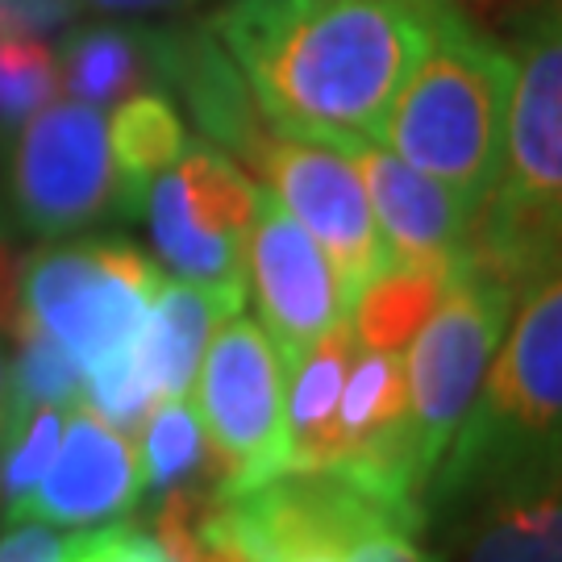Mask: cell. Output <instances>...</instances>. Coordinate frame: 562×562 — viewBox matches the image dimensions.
Instances as JSON below:
<instances>
[{
    "mask_svg": "<svg viewBox=\"0 0 562 562\" xmlns=\"http://www.w3.org/2000/svg\"><path fill=\"white\" fill-rule=\"evenodd\" d=\"M18 276L21 267L13 259V246L0 229V334H13L18 325Z\"/></svg>",
    "mask_w": 562,
    "mask_h": 562,
    "instance_id": "f546056e",
    "label": "cell"
},
{
    "mask_svg": "<svg viewBox=\"0 0 562 562\" xmlns=\"http://www.w3.org/2000/svg\"><path fill=\"white\" fill-rule=\"evenodd\" d=\"M517 296L487 276L467 271L450 280L438 308L408 341L404 355V387H408V434L417 471L429 480L442 462L446 446L454 442L467 408L475 404L483 371L504 338Z\"/></svg>",
    "mask_w": 562,
    "mask_h": 562,
    "instance_id": "52a82bcc",
    "label": "cell"
},
{
    "mask_svg": "<svg viewBox=\"0 0 562 562\" xmlns=\"http://www.w3.org/2000/svg\"><path fill=\"white\" fill-rule=\"evenodd\" d=\"M446 288L450 280L425 267H383L350 304V329L359 350L401 355L425 325V317L438 308Z\"/></svg>",
    "mask_w": 562,
    "mask_h": 562,
    "instance_id": "d6986e66",
    "label": "cell"
},
{
    "mask_svg": "<svg viewBox=\"0 0 562 562\" xmlns=\"http://www.w3.org/2000/svg\"><path fill=\"white\" fill-rule=\"evenodd\" d=\"M13 338H18V355L9 362V422H4V438L38 404H55V408H80L83 404V371L59 341L46 338L42 329H34L21 317L13 325Z\"/></svg>",
    "mask_w": 562,
    "mask_h": 562,
    "instance_id": "44dd1931",
    "label": "cell"
},
{
    "mask_svg": "<svg viewBox=\"0 0 562 562\" xmlns=\"http://www.w3.org/2000/svg\"><path fill=\"white\" fill-rule=\"evenodd\" d=\"M562 442V283L559 267L517 296L475 404L425 492V513L462 501L508 467L559 459Z\"/></svg>",
    "mask_w": 562,
    "mask_h": 562,
    "instance_id": "3957f363",
    "label": "cell"
},
{
    "mask_svg": "<svg viewBox=\"0 0 562 562\" xmlns=\"http://www.w3.org/2000/svg\"><path fill=\"white\" fill-rule=\"evenodd\" d=\"M225 317H234V308L222 296L162 276L138 338V355L159 401H188L204 346Z\"/></svg>",
    "mask_w": 562,
    "mask_h": 562,
    "instance_id": "e0dca14e",
    "label": "cell"
},
{
    "mask_svg": "<svg viewBox=\"0 0 562 562\" xmlns=\"http://www.w3.org/2000/svg\"><path fill=\"white\" fill-rule=\"evenodd\" d=\"M9 422V359H4V341H0V434Z\"/></svg>",
    "mask_w": 562,
    "mask_h": 562,
    "instance_id": "d6a6232c",
    "label": "cell"
},
{
    "mask_svg": "<svg viewBox=\"0 0 562 562\" xmlns=\"http://www.w3.org/2000/svg\"><path fill=\"white\" fill-rule=\"evenodd\" d=\"M59 88L67 101L113 109L171 80V30L146 21H92L63 30Z\"/></svg>",
    "mask_w": 562,
    "mask_h": 562,
    "instance_id": "5bb4252c",
    "label": "cell"
},
{
    "mask_svg": "<svg viewBox=\"0 0 562 562\" xmlns=\"http://www.w3.org/2000/svg\"><path fill=\"white\" fill-rule=\"evenodd\" d=\"M255 171L292 213V222L322 246L346 301L355 304V296L383 271V241L355 159L338 146L283 138L271 130Z\"/></svg>",
    "mask_w": 562,
    "mask_h": 562,
    "instance_id": "9c48e42d",
    "label": "cell"
},
{
    "mask_svg": "<svg viewBox=\"0 0 562 562\" xmlns=\"http://www.w3.org/2000/svg\"><path fill=\"white\" fill-rule=\"evenodd\" d=\"M346 562H438L422 542L417 533L408 529H375L346 550Z\"/></svg>",
    "mask_w": 562,
    "mask_h": 562,
    "instance_id": "83f0119b",
    "label": "cell"
},
{
    "mask_svg": "<svg viewBox=\"0 0 562 562\" xmlns=\"http://www.w3.org/2000/svg\"><path fill=\"white\" fill-rule=\"evenodd\" d=\"M217 480V459L204 442V429L188 401H159L155 413L142 425V454H138V496L159 501L171 487L196 480ZM225 487V483H222Z\"/></svg>",
    "mask_w": 562,
    "mask_h": 562,
    "instance_id": "ffe728a7",
    "label": "cell"
},
{
    "mask_svg": "<svg viewBox=\"0 0 562 562\" xmlns=\"http://www.w3.org/2000/svg\"><path fill=\"white\" fill-rule=\"evenodd\" d=\"M9 196L38 238H71L121 209L104 109L50 101L25 121L9 159Z\"/></svg>",
    "mask_w": 562,
    "mask_h": 562,
    "instance_id": "ba28073f",
    "label": "cell"
},
{
    "mask_svg": "<svg viewBox=\"0 0 562 562\" xmlns=\"http://www.w3.org/2000/svg\"><path fill=\"white\" fill-rule=\"evenodd\" d=\"M109 150L117 167L121 213L138 217L142 196L155 176H162L188 146V125L167 92H138L113 104L109 113Z\"/></svg>",
    "mask_w": 562,
    "mask_h": 562,
    "instance_id": "ac0fdd59",
    "label": "cell"
},
{
    "mask_svg": "<svg viewBox=\"0 0 562 562\" xmlns=\"http://www.w3.org/2000/svg\"><path fill=\"white\" fill-rule=\"evenodd\" d=\"M417 4H462V0H417Z\"/></svg>",
    "mask_w": 562,
    "mask_h": 562,
    "instance_id": "836d02e7",
    "label": "cell"
},
{
    "mask_svg": "<svg viewBox=\"0 0 562 562\" xmlns=\"http://www.w3.org/2000/svg\"><path fill=\"white\" fill-rule=\"evenodd\" d=\"M355 329L350 317L308 341L288 367V471H329L338 459V396L346 371L355 362Z\"/></svg>",
    "mask_w": 562,
    "mask_h": 562,
    "instance_id": "2e32d148",
    "label": "cell"
},
{
    "mask_svg": "<svg viewBox=\"0 0 562 562\" xmlns=\"http://www.w3.org/2000/svg\"><path fill=\"white\" fill-rule=\"evenodd\" d=\"M262 121L283 138L375 142L429 42L417 0H225L209 18Z\"/></svg>",
    "mask_w": 562,
    "mask_h": 562,
    "instance_id": "6da1fadb",
    "label": "cell"
},
{
    "mask_svg": "<svg viewBox=\"0 0 562 562\" xmlns=\"http://www.w3.org/2000/svg\"><path fill=\"white\" fill-rule=\"evenodd\" d=\"M159 280V262L125 238L55 241L21 262L18 317L92 371L138 346Z\"/></svg>",
    "mask_w": 562,
    "mask_h": 562,
    "instance_id": "277c9868",
    "label": "cell"
},
{
    "mask_svg": "<svg viewBox=\"0 0 562 562\" xmlns=\"http://www.w3.org/2000/svg\"><path fill=\"white\" fill-rule=\"evenodd\" d=\"M188 101L192 117L201 121L209 142H222L225 155L250 162L259 159L262 142L271 138V125L262 121L259 104L241 80L234 59L213 38V30H171V80Z\"/></svg>",
    "mask_w": 562,
    "mask_h": 562,
    "instance_id": "9a60e30c",
    "label": "cell"
},
{
    "mask_svg": "<svg viewBox=\"0 0 562 562\" xmlns=\"http://www.w3.org/2000/svg\"><path fill=\"white\" fill-rule=\"evenodd\" d=\"M246 296H255L259 325L288 367L308 341L350 317V301L325 250L267 188H259L246 229Z\"/></svg>",
    "mask_w": 562,
    "mask_h": 562,
    "instance_id": "30bf717a",
    "label": "cell"
},
{
    "mask_svg": "<svg viewBox=\"0 0 562 562\" xmlns=\"http://www.w3.org/2000/svg\"><path fill=\"white\" fill-rule=\"evenodd\" d=\"M192 562H255L238 542H229L222 533H204L201 550L192 554Z\"/></svg>",
    "mask_w": 562,
    "mask_h": 562,
    "instance_id": "4dcf8cb0",
    "label": "cell"
},
{
    "mask_svg": "<svg viewBox=\"0 0 562 562\" xmlns=\"http://www.w3.org/2000/svg\"><path fill=\"white\" fill-rule=\"evenodd\" d=\"M462 501L475 504V521L462 538L459 562H562L559 459L508 467Z\"/></svg>",
    "mask_w": 562,
    "mask_h": 562,
    "instance_id": "4fadbf2b",
    "label": "cell"
},
{
    "mask_svg": "<svg viewBox=\"0 0 562 562\" xmlns=\"http://www.w3.org/2000/svg\"><path fill=\"white\" fill-rule=\"evenodd\" d=\"M59 92V59L46 38L0 34V130H21Z\"/></svg>",
    "mask_w": 562,
    "mask_h": 562,
    "instance_id": "7402d4cb",
    "label": "cell"
},
{
    "mask_svg": "<svg viewBox=\"0 0 562 562\" xmlns=\"http://www.w3.org/2000/svg\"><path fill=\"white\" fill-rule=\"evenodd\" d=\"M346 155L355 159L367 188L383 241V267H425L446 280L467 276L480 213L454 188L408 167L380 142H355Z\"/></svg>",
    "mask_w": 562,
    "mask_h": 562,
    "instance_id": "8fae6325",
    "label": "cell"
},
{
    "mask_svg": "<svg viewBox=\"0 0 562 562\" xmlns=\"http://www.w3.org/2000/svg\"><path fill=\"white\" fill-rule=\"evenodd\" d=\"M259 183L213 142H192L150 180L138 217H146L155 259L171 280L196 283L229 308L246 304V229Z\"/></svg>",
    "mask_w": 562,
    "mask_h": 562,
    "instance_id": "5b68a950",
    "label": "cell"
},
{
    "mask_svg": "<svg viewBox=\"0 0 562 562\" xmlns=\"http://www.w3.org/2000/svg\"><path fill=\"white\" fill-rule=\"evenodd\" d=\"M71 408H55V404H38L25 422L0 442V508L4 517H13L21 501L38 487L46 467L55 459L63 438V422Z\"/></svg>",
    "mask_w": 562,
    "mask_h": 562,
    "instance_id": "603a6c76",
    "label": "cell"
},
{
    "mask_svg": "<svg viewBox=\"0 0 562 562\" xmlns=\"http://www.w3.org/2000/svg\"><path fill=\"white\" fill-rule=\"evenodd\" d=\"M63 562H167L150 529H138L134 521H104L67 538Z\"/></svg>",
    "mask_w": 562,
    "mask_h": 562,
    "instance_id": "d4e9b609",
    "label": "cell"
},
{
    "mask_svg": "<svg viewBox=\"0 0 562 562\" xmlns=\"http://www.w3.org/2000/svg\"><path fill=\"white\" fill-rule=\"evenodd\" d=\"M80 18L76 0H0V34H25V38H55L71 30Z\"/></svg>",
    "mask_w": 562,
    "mask_h": 562,
    "instance_id": "484cf974",
    "label": "cell"
},
{
    "mask_svg": "<svg viewBox=\"0 0 562 562\" xmlns=\"http://www.w3.org/2000/svg\"><path fill=\"white\" fill-rule=\"evenodd\" d=\"M80 9H92V13H104V18H121V21H146V18H176V13H188L196 9L201 0H76Z\"/></svg>",
    "mask_w": 562,
    "mask_h": 562,
    "instance_id": "f1b7e54d",
    "label": "cell"
},
{
    "mask_svg": "<svg viewBox=\"0 0 562 562\" xmlns=\"http://www.w3.org/2000/svg\"><path fill=\"white\" fill-rule=\"evenodd\" d=\"M267 562H346V554L341 550H296V554H280Z\"/></svg>",
    "mask_w": 562,
    "mask_h": 562,
    "instance_id": "1f68e13d",
    "label": "cell"
},
{
    "mask_svg": "<svg viewBox=\"0 0 562 562\" xmlns=\"http://www.w3.org/2000/svg\"><path fill=\"white\" fill-rule=\"evenodd\" d=\"M188 396L225 492H255L288 471V362L255 317H225Z\"/></svg>",
    "mask_w": 562,
    "mask_h": 562,
    "instance_id": "8992f818",
    "label": "cell"
},
{
    "mask_svg": "<svg viewBox=\"0 0 562 562\" xmlns=\"http://www.w3.org/2000/svg\"><path fill=\"white\" fill-rule=\"evenodd\" d=\"M155 404H159V396H155V383L146 375L138 346L117 355V359L101 362V367H92V371H83V408H92L104 425L121 429L125 438L146 425Z\"/></svg>",
    "mask_w": 562,
    "mask_h": 562,
    "instance_id": "cb8c5ba5",
    "label": "cell"
},
{
    "mask_svg": "<svg viewBox=\"0 0 562 562\" xmlns=\"http://www.w3.org/2000/svg\"><path fill=\"white\" fill-rule=\"evenodd\" d=\"M508 92L513 50L475 30L459 4H429V42L375 142L480 213L501 180Z\"/></svg>",
    "mask_w": 562,
    "mask_h": 562,
    "instance_id": "7a4b0ae2",
    "label": "cell"
},
{
    "mask_svg": "<svg viewBox=\"0 0 562 562\" xmlns=\"http://www.w3.org/2000/svg\"><path fill=\"white\" fill-rule=\"evenodd\" d=\"M138 501V450L134 442L104 425L92 408H71L63 438L38 487L21 501L13 521H42L55 529H92L117 521Z\"/></svg>",
    "mask_w": 562,
    "mask_h": 562,
    "instance_id": "7c38bea8",
    "label": "cell"
},
{
    "mask_svg": "<svg viewBox=\"0 0 562 562\" xmlns=\"http://www.w3.org/2000/svg\"><path fill=\"white\" fill-rule=\"evenodd\" d=\"M67 538L55 525L42 521H13L0 533V562H63Z\"/></svg>",
    "mask_w": 562,
    "mask_h": 562,
    "instance_id": "4316f807",
    "label": "cell"
}]
</instances>
